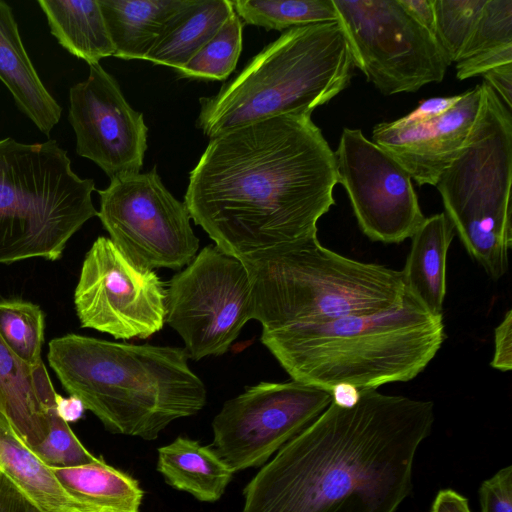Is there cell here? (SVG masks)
Returning a JSON list of instances; mask_svg holds the SVG:
<instances>
[{
  "instance_id": "6da1fadb",
  "label": "cell",
  "mask_w": 512,
  "mask_h": 512,
  "mask_svg": "<svg viewBox=\"0 0 512 512\" xmlns=\"http://www.w3.org/2000/svg\"><path fill=\"white\" fill-rule=\"evenodd\" d=\"M335 155L311 115H282L211 138L184 204L239 259L317 235L335 204Z\"/></svg>"
},
{
  "instance_id": "7a4b0ae2",
  "label": "cell",
  "mask_w": 512,
  "mask_h": 512,
  "mask_svg": "<svg viewBox=\"0 0 512 512\" xmlns=\"http://www.w3.org/2000/svg\"><path fill=\"white\" fill-rule=\"evenodd\" d=\"M433 422L432 401L377 389L331 401L249 481L241 512H395Z\"/></svg>"
},
{
  "instance_id": "3957f363",
  "label": "cell",
  "mask_w": 512,
  "mask_h": 512,
  "mask_svg": "<svg viewBox=\"0 0 512 512\" xmlns=\"http://www.w3.org/2000/svg\"><path fill=\"white\" fill-rule=\"evenodd\" d=\"M47 358L65 390L112 433L154 440L206 404L184 349L66 334L49 342Z\"/></svg>"
},
{
  "instance_id": "277c9868",
  "label": "cell",
  "mask_w": 512,
  "mask_h": 512,
  "mask_svg": "<svg viewBox=\"0 0 512 512\" xmlns=\"http://www.w3.org/2000/svg\"><path fill=\"white\" fill-rule=\"evenodd\" d=\"M444 338L442 316L411 296L396 309L261 336V342L292 380L331 392L341 384L365 390L410 381Z\"/></svg>"
},
{
  "instance_id": "5b68a950",
  "label": "cell",
  "mask_w": 512,
  "mask_h": 512,
  "mask_svg": "<svg viewBox=\"0 0 512 512\" xmlns=\"http://www.w3.org/2000/svg\"><path fill=\"white\" fill-rule=\"evenodd\" d=\"M252 281L261 336L396 309L412 296L402 271L322 246L317 235L241 259Z\"/></svg>"
},
{
  "instance_id": "8992f818",
  "label": "cell",
  "mask_w": 512,
  "mask_h": 512,
  "mask_svg": "<svg viewBox=\"0 0 512 512\" xmlns=\"http://www.w3.org/2000/svg\"><path fill=\"white\" fill-rule=\"evenodd\" d=\"M354 64L338 22L295 27L265 46L213 96L196 126L210 139L282 115H311L350 83Z\"/></svg>"
},
{
  "instance_id": "52a82bcc",
  "label": "cell",
  "mask_w": 512,
  "mask_h": 512,
  "mask_svg": "<svg viewBox=\"0 0 512 512\" xmlns=\"http://www.w3.org/2000/svg\"><path fill=\"white\" fill-rule=\"evenodd\" d=\"M93 179L80 178L57 141L0 140V263L58 260L98 211Z\"/></svg>"
},
{
  "instance_id": "ba28073f",
  "label": "cell",
  "mask_w": 512,
  "mask_h": 512,
  "mask_svg": "<svg viewBox=\"0 0 512 512\" xmlns=\"http://www.w3.org/2000/svg\"><path fill=\"white\" fill-rule=\"evenodd\" d=\"M481 90L469 137L435 186L467 252L497 280L512 247V115L486 82Z\"/></svg>"
},
{
  "instance_id": "9c48e42d",
  "label": "cell",
  "mask_w": 512,
  "mask_h": 512,
  "mask_svg": "<svg viewBox=\"0 0 512 512\" xmlns=\"http://www.w3.org/2000/svg\"><path fill=\"white\" fill-rule=\"evenodd\" d=\"M354 66L384 95L441 82L451 64L398 0H333Z\"/></svg>"
},
{
  "instance_id": "30bf717a",
  "label": "cell",
  "mask_w": 512,
  "mask_h": 512,
  "mask_svg": "<svg viewBox=\"0 0 512 512\" xmlns=\"http://www.w3.org/2000/svg\"><path fill=\"white\" fill-rule=\"evenodd\" d=\"M166 288V323L181 336L193 360L225 354L254 319L252 281L245 264L216 245L196 254Z\"/></svg>"
},
{
  "instance_id": "8fae6325",
  "label": "cell",
  "mask_w": 512,
  "mask_h": 512,
  "mask_svg": "<svg viewBox=\"0 0 512 512\" xmlns=\"http://www.w3.org/2000/svg\"><path fill=\"white\" fill-rule=\"evenodd\" d=\"M98 194L97 216L110 240L137 266L177 270L196 256L199 240L186 205L167 190L156 167L114 178Z\"/></svg>"
},
{
  "instance_id": "7c38bea8",
  "label": "cell",
  "mask_w": 512,
  "mask_h": 512,
  "mask_svg": "<svg viewBox=\"0 0 512 512\" xmlns=\"http://www.w3.org/2000/svg\"><path fill=\"white\" fill-rule=\"evenodd\" d=\"M331 401V392L294 380L251 386L214 417V450L234 472L263 466Z\"/></svg>"
},
{
  "instance_id": "4fadbf2b",
  "label": "cell",
  "mask_w": 512,
  "mask_h": 512,
  "mask_svg": "<svg viewBox=\"0 0 512 512\" xmlns=\"http://www.w3.org/2000/svg\"><path fill=\"white\" fill-rule=\"evenodd\" d=\"M167 288L153 271L130 261L107 237L85 255L74 292L82 328L115 339H146L166 323Z\"/></svg>"
},
{
  "instance_id": "5bb4252c",
  "label": "cell",
  "mask_w": 512,
  "mask_h": 512,
  "mask_svg": "<svg viewBox=\"0 0 512 512\" xmlns=\"http://www.w3.org/2000/svg\"><path fill=\"white\" fill-rule=\"evenodd\" d=\"M334 155L362 232L387 244L411 238L426 217L405 169L360 129L344 128Z\"/></svg>"
},
{
  "instance_id": "9a60e30c",
  "label": "cell",
  "mask_w": 512,
  "mask_h": 512,
  "mask_svg": "<svg viewBox=\"0 0 512 512\" xmlns=\"http://www.w3.org/2000/svg\"><path fill=\"white\" fill-rule=\"evenodd\" d=\"M69 103L79 156L97 164L110 180L140 173L148 127L100 63L89 65L88 78L70 88Z\"/></svg>"
},
{
  "instance_id": "2e32d148",
  "label": "cell",
  "mask_w": 512,
  "mask_h": 512,
  "mask_svg": "<svg viewBox=\"0 0 512 512\" xmlns=\"http://www.w3.org/2000/svg\"><path fill=\"white\" fill-rule=\"evenodd\" d=\"M481 84L461 94L442 115L411 125L377 124L372 142L392 156L419 186H435L465 145L481 104Z\"/></svg>"
},
{
  "instance_id": "e0dca14e",
  "label": "cell",
  "mask_w": 512,
  "mask_h": 512,
  "mask_svg": "<svg viewBox=\"0 0 512 512\" xmlns=\"http://www.w3.org/2000/svg\"><path fill=\"white\" fill-rule=\"evenodd\" d=\"M0 81L18 108L46 135L59 122L62 108L48 92L22 43L12 8L0 0Z\"/></svg>"
},
{
  "instance_id": "ac0fdd59",
  "label": "cell",
  "mask_w": 512,
  "mask_h": 512,
  "mask_svg": "<svg viewBox=\"0 0 512 512\" xmlns=\"http://www.w3.org/2000/svg\"><path fill=\"white\" fill-rule=\"evenodd\" d=\"M0 470L43 512H94L64 488L1 412Z\"/></svg>"
},
{
  "instance_id": "d6986e66",
  "label": "cell",
  "mask_w": 512,
  "mask_h": 512,
  "mask_svg": "<svg viewBox=\"0 0 512 512\" xmlns=\"http://www.w3.org/2000/svg\"><path fill=\"white\" fill-rule=\"evenodd\" d=\"M455 231L445 213L425 218L414 233L404 269L408 292L430 313L442 316L446 259Z\"/></svg>"
},
{
  "instance_id": "ffe728a7",
  "label": "cell",
  "mask_w": 512,
  "mask_h": 512,
  "mask_svg": "<svg viewBox=\"0 0 512 512\" xmlns=\"http://www.w3.org/2000/svg\"><path fill=\"white\" fill-rule=\"evenodd\" d=\"M233 12L230 0H184L145 60L179 69L217 33Z\"/></svg>"
},
{
  "instance_id": "44dd1931",
  "label": "cell",
  "mask_w": 512,
  "mask_h": 512,
  "mask_svg": "<svg viewBox=\"0 0 512 512\" xmlns=\"http://www.w3.org/2000/svg\"><path fill=\"white\" fill-rule=\"evenodd\" d=\"M157 470L167 484L202 502L219 500L234 473L214 449L185 437L158 449Z\"/></svg>"
},
{
  "instance_id": "7402d4cb",
  "label": "cell",
  "mask_w": 512,
  "mask_h": 512,
  "mask_svg": "<svg viewBox=\"0 0 512 512\" xmlns=\"http://www.w3.org/2000/svg\"><path fill=\"white\" fill-rule=\"evenodd\" d=\"M113 47L124 60L146 59L184 0H98Z\"/></svg>"
},
{
  "instance_id": "603a6c76",
  "label": "cell",
  "mask_w": 512,
  "mask_h": 512,
  "mask_svg": "<svg viewBox=\"0 0 512 512\" xmlns=\"http://www.w3.org/2000/svg\"><path fill=\"white\" fill-rule=\"evenodd\" d=\"M51 34L88 65L114 56V47L98 0H38Z\"/></svg>"
},
{
  "instance_id": "cb8c5ba5",
  "label": "cell",
  "mask_w": 512,
  "mask_h": 512,
  "mask_svg": "<svg viewBox=\"0 0 512 512\" xmlns=\"http://www.w3.org/2000/svg\"><path fill=\"white\" fill-rule=\"evenodd\" d=\"M0 412L30 448L48 434V415L35 390L33 367L20 359L1 337Z\"/></svg>"
},
{
  "instance_id": "d4e9b609",
  "label": "cell",
  "mask_w": 512,
  "mask_h": 512,
  "mask_svg": "<svg viewBox=\"0 0 512 512\" xmlns=\"http://www.w3.org/2000/svg\"><path fill=\"white\" fill-rule=\"evenodd\" d=\"M64 488L94 512H139L143 491L128 474L102 458L90 464L50 467Z\"/></svg>"
},
{
  "instance_id": "484cf974",
  "label": "cell",
  "mask_w": 512,
  "mask_h": 512,
  "mask_svg": "<svg viewBox=\"0 0 512 512\" xmlns=\"http://www.w3.org/2000/svg\"><path fill=\"white\" fill-rule=\"evenodd\" d=\"M231 3L241 21L266 30L286 31L338 22L333 0H233Z\"/></svg>"
},
{
  "instance_id": "4316f807",
  "label": "cell",
  "mask_w": 512,
  "mask_h": 512,
  "mask_svg": "<svg viewBox=\"0 0 512 512\" xmlns=\"http://www.w3.org/2000/svg\"><path fill=\"white\" fill-rule=\"evenodd\" d=\"M243 23L233 12L217 33L182 67L180 78L221 81L236 68L242 51Z\"/></svg>"
},
{
  "instance_id": "83f0119b",
  "label": "cell",
  "mask_w": 512,
  "mask_h": 512,
  "mask_svg": "<svg viewBox=\"0 0 512 512\" xmlns=\"http://www.w3.org/2000/svg\"><path fill=\"white\" fill-rule=\"evenodd\" d=\"M45 315L28 301H0V337L24 362L34 367L42 362Z\"/></svg>"
},
{
  "instance_id": "f1b7e54d",
  "label": "cell",
  "mask_w": 512,
  "mask_h": 512,
  "mask_svg": "<svg viewBox=\"0 0 512 512\" xmlns=\"http://www.w3.org/2000/svg\"><path fill=\"white\" fill-rule=\"evenodd\" d=\"M486 0H434L436 39L450 63L469 41Z\"/></svg>"
},
{
  "instance_id": "f546056e",
  "label": "cell",
  "mask_w": 512,
  "mask_h": 512,
  "mask_svg": "<svg viewBox=\"0 0 512 512\" xmlns=\"http://www.w3.org/2000/svg\"><path fill=\"white\" fill-rule=\"evenodd\" d=\"M49 431L47 436L31 450L49 467L68 468L95 462L91 454L76 437L69 424L51 407L47 411Z\"/></svg>"
},
{
  "instance_id": "4dcf8cb0",
  "label": "cell",
  "mask_w": 512,
  "mask_h": 512,
  "mask_svg": "<svg viewBox=\"0 0 512 512\" xmlns=\"http://www.w3.org/2000/svg\"><path fill=\"white\" fill-rule=\"evenodd\" d=\"M506 45H512V0H486L458 61Z\"/></svg>"
},
{
  "instance_id": "1f68e13d",
  "label": "cell",
  "mask_w": 512,
  "mask_h": 512,
  "mask_svg": "<svg viewBox=\"0 0 512 512\" xmlns=\"http://www.w3.org/2000/svg\"><path fill=\"white\" fill-rule=\"evenodd\" d=\"M479 498L482 512H512V466L483 481Z\"/></svg>"
},
{
  "instance_id": "d6a6232c",
  "label": "cell",
  "mask_w": 512,
  "mask_h": 512,
  "mask_svg": "<svg viewBox=\"0 0 512 512\" xmlns=\"http://www.w3.org/2000/svg\"><path fill=\"white\" fill-rule=\"evenodd\" d=\"M512 63V45L497 47L456 62V77L465 80Z\"/></svg>"
},
{
  "instance_id": "836d02e7",
  "label": "cell",
  "mask_w": 512,
  "mask_h": 512,
  "mask_svg": "<svg viewBox=\"0 0 512 512\" xmlns=\"http://www.w3.org/2000/svg\"><path fill=\"white\" fill-rule=\"evenodd\" d=\"M491 367L502 372L512 368V311L508 310L494 330V354Z\"/></svg>"
},
{
  "instance_id": "e575fe53",
  "label": "cell",
  "mask_w": 512,
  "mask_h": 512,
  "mask_svg": "<svg viewBox=\"0 0 512 512\" xmlns=\"http://www.w3.org/2000/svg\"><path fill=\"white\" fill-rule=\"evenodd\" d=\"M460 97L461 94L424 100L412 112L394 122L398 125H411L436 118L449 110Z\"/></svg>"
},
{
  "instance_id": "d590c367",
  "label": "cell",
  "mask_w": 512,
  "mask_h": 512,
  "mask_svg": "<svg viewBox=\"0 0 512 512\" xmlns=\"http://www.w3.org/2000/svg\"><path fill=\"white\" fill-rule=\"evenodd\" d=\"M0 512H43L0 470Z\"/></svg>"
},
{
  "instance_id": "8d00e7d4",
  "label": "cell",
  "mask_w": 512,
  "mask_h": 512,
  "mask_svg": "<svg viewBox=\"0 0 512 512\" xmlns=\"http://www.w3.org/2000/svg\"><path fill=\"white\" fill-rule=\"evenodd\" d=\"M486 82L504 100L508 109L512 108V63L493 68L482 75Z\"/></svg>"
},
{
  "instance_id": "74e56055",
  "label": "cell",
  "mask_w": 512,
  "mask_h": 512,
  "mask_svg": "<svg viewBox=\"0 0 512 512\" xmlns=\"http://www.w3.org/2000/svg\"><path fill=\"white\" fill-rule=\"evenodd\" d=\"M398 2L420 26L435 36L434 0H398Z\"/></svg>"
},
{
  "instance_id": "f35d334b",
  "label": "cell",
  "mask_w": 512,
  "mask_h": 512,
  "mask_svg": "<svg viewBox=\"0 0 512 512\" xmlns=\"http://www.w3.org/2000/svg\"><path fill=\"white\" fill-rule=\"evenodd\" d=\"M431 512H471V510L467 498L452 489H443L437 493Z\"/></svg>"
},
{
  "instance_id": "ab89813d",
  "label": "cell",
  "mask_w": 512,
  "mask_h": 512,
  "mask_svg": "<svg viewBox=\"0 0 512 512\" xmlns=\"http://www.w3.org/2000/svg\"><path fill=\"white\" fill-rule=\"evenodd\" d=\"M55 408L57 414L67 423L80 419L85 410L82 402L75 396L65 398L60 394L55 395Z\"/></svg>"
},
{
  "instance_id": "60d3db41",
  "label": "cell",
  "mask_w": 512,
  "mask_h": 512,
  "mask_svg": "<svg viewBox=\"0 0 512 512\" xmlns=\"http://www.w3.org/2000/svg\"><path fill=\"white\" fill-rule=\"evenodd\" d=\"M332 402L342 407H352L360 396V390L347 384L334 387L331 391Z\"/></svg>"
}]
</instances>
